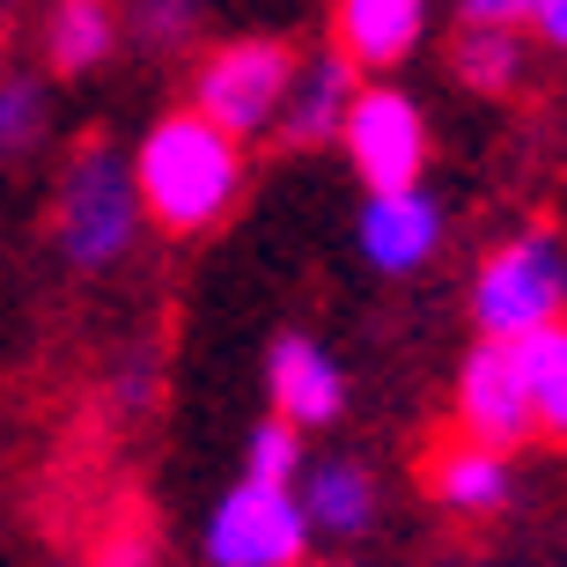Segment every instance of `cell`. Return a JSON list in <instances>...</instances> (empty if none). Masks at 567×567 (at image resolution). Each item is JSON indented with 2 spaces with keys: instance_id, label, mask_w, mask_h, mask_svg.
Returning <instances> with one entry per match:
<instances>
[{
  "instance_id": "obj_8",
  "label": "cell",
  "mask_w": 567,
  "mask_h": 567,
  "mask_svg": "<svg viewBox=\"0 0 567 567\" xmlns=\"http://www.w3.org/2000/svg\"><path fill=\"white\" fill-rule=\"evenodd\" d=\"M442 236H450V214L427 185H377L354 214V251L369 274L383 280H413L442 258Z\"/></svg>"
},
{
  "instance_id": "obj_18",
  "label": "cell",
  "mask_w": 567,
  "mask_h": 567,
  "mask_svg": "<svg viewBox=\"0 0 567 567\" xmlns=\"http://www.w3.org/2000/svg\"><path fill=\"white\" fill-rule=\"evenodd\" d=\"M302 464H310V435H302L288 413H266V421L244 435V472H251V480L295 486V480H302Z\"/></svg>"
},
{
  "instance_id": "obj_11",
  "label": "cell",
  "mask_w": 567,
  "mask_h": 567,
  "mask_svg": "<svg viewBox=\"0 0 567 567\" xmlns=\"http://www.w3.org/2000/svg\"><path fill=\"white\" fill-rule=\"evenodd\" d=\"M361 82H369V74H361L354 52H339V44H324V52H302V60H295V82H288V104H280L274 141L302 147V155H317V147H339V126H347V111H354Z\"/></svg>"
},
{
  "instance_id": "obj_3",
  "label": "cell",
  "mask_w": 567,
  "mask_h": 567,
  "mask_svg": "<svg viewBox=\"0 0 567 567\" xmlns=\"http://www.w3.org/2000/svg\"><path fill=\"white\" fill-rule=\"evenodd\" d=\"M567 317V244L553 229H516L472 274V324L486 339H524Z\"/></svg>"
},
{
  "instance_id": "obj_13",
  "label": "cell",
  "mask_w": 567,
  "mask_h": 567,
  "mask_svg": "<svg viewBox=\"0 0 567 567\" xmlns=\"http://www.w3.org/2000/svg\"><path fill=\"white\" fill-rule=\"evenodd\" d=\"M295 494H302V516H310V530L324 546H361L377 530V508H383L377 472L361 457H310Z\"/></svg>"
},
{
  "instance_id": "obj_12",
  "label": "cell",
  "mask_w": 567,
  "mask_h": 567,
  "mask_svg": "<svg viewBox=\"0 0 567 567\" xmlns=\"http://www.w3.org/2000/svg\"><path fill=\"white\" fill-rule=\"evenodd\" d=\"M126 44V0H44L38 22V52L44 74L60 82H82V74H104Z\"/></svg>"
},
{
  "instance_id": "obj_21",
  "label": "cell",
  "mask_w": 567,
  "mask_h": 567,
  "mask_svg": "<svg viewBox=\"0 0 567 567\" xmlns=\"http://www.w3.org/2000/svg\"><path fill=\"white\" fill-rule=\"evenodd\" d=\"M530 44L567 60V0H530Z\"/></svg>"
},
{
  "instance_id": "obj_2",
  "label": "cell",
  "mask_w": 567,
  "mask_h": 567,
  "mask_svg": "<svg viewBox=\"0 0 567 567\" xmlns=\"http://www.w3.org/2000/svg\"><path fill=\"white\" fill-rule=\"evenodd\" d=\"M155 229L141 199V177H133V147L111 141H82L66 155L60 185H52V251L66 258V274H118L141 236Z\"/></svg>"
},
{
  "instance_id": "obj_16",
  "label": "cell",
  "mask_w": 567,
  "mask_h": 567,
  "mask_svg": "<svg viewBox=\"0 0 567 567\" xmlns=\"http://www.w3.org/2000/svg\"><path fill=\"white\" fill-rule=\"evenodd\" d=\"M52 141V82L30 66H0V169L38 163Z\"/></svg>"
},
{
  "instance_id": "obj_1",
  "label": "cell",
  "mask_w": 567,
  "mask_h": 567,
  "mask_svg": "<svg viewBox=\"0 0 567 567\" xmlns=\"http://www.w3.org/2000/svg\"><path fill=\"white\" fill-rule=\"evenodd\" d=\"M133 177H141L147 221L163 236H207L251 192V141L214 126L199 104H177L147 118V133L133 141Z\"/></svg>"
},
{
  "instance_id": "obj_10",
  "label": "cell",
  "mask_w": 567,
  "mask_h": 567,
  "mask_svg": "<svg viewBox=\"0 0 567 567\" xmlns=\"http://www.w3.org/2000/svg\"><path fill=\"white\" fill-rule=\"evenodd\" d=\"M516 450H502V442H480V435H464L457 442H442V450H427L421 464V486H427V502L442 508V516H457V524H486V516H502L508 502H516Z\"/></svg>"
},
{
  "instance_id": "obj_6",
  "label": "cell",
  "mask_w": 567,
  "mask_h": 567,
  "mask_svg": "<svg viewBox=\"0 0 567 567\" xmlns=\"http://www.w3.org/2000/svg\"><path fill=\"white\" fill-rule=\"evenodd\" d=\"M339 155L354 163L361 192L377 185H421L427 177V155H435V133H427V111L405 96L391 74H369L339 126Z\"/></svg>"
},
{
  "instance_id": "obj_7",
  "label": "cell",
  "mask_w": 567,
  "mask_h": 567,
  "mask_svg": "<svg viewBox=\"0 0 567 567\" xmlns=\"http://www.w3.org/2000/svg\"><path fill=\"white\" fill-rule=\"evenodd\" d=\"M457 427L480 442H502V450H524L538 435V391H530V369L516 354V339H486L457 361Z\"/></svg>"
},
{
  "instance_id": "obj_5",
  "label": "cell",
  "mask_w": 567,
  "mask_h": 567,
  "mask_svg": "<svg viewBox=\"0 0 567 567\" xmlns=\"http://www.w3.org/2000/svg\"><path fill=\"white\" fill-rule=\"evenodd\" d=\"M317 530L302 516V494L280 480H244L207 508V530H199V560L207 567H295L310 560Z\"/></svg>"
},
{
  "instance_id": "obj_9",
  "label": "cell",
  "mask_w": 567,
  "mask_h": 567,
  "mask_svg": "<svg viewBox=\"0 0 567 567\" xmlns=\"http://www.w3.org/2000/svg\"><path fill=\"white\" fill-rule=\"evenodd\" d=\"M266 399L274 413H288L302 435H324V427L347 421V369L324 339L310 332H280L266 347Z\"/></svg>"
},
{
  "instance_id": "obj_20",
  "label": "cell",
  "mask_w": 567,
  "mask_h": 567,
  "mask_svg": "<svg viewBox=\"0 0 567 567\" xmlns=\"http://www.w3.org/2000/svg\"><path fill=\"white\" fill-rule=\"evenodd\" d=\"M147 399H155V354H126V369L111 377V405H118V421L147 413Z\"/></svg>"
},
{
  "instance_id": "obj_22",
  "label": "cell",
  "mask_w": 567,
  "mask_h": 567,
  "mask_svg": "<svg viewBox=\"0 0 567 567\" xmlns=\"http://www.w3.org/2000/svg\"><path fill=\"white\" fill-rule=\"evenodd\" d=\"M457 22H524L530 30V0H457Z\"/></svg>"
},
{
  "instance_id": "obj_14",
  "label": "cell",
  "mask_w": 567,
  "mask_h": 567,
  "mask_svg": "<svg viewBox=\"0 0 567 567\" xmlns=\"http://www.w3.org/2000/svg\"><path fill=\"white\" fill-rule=\"evenodd\" d=\"M332 44L361 74H399L427 44V0H332Z\"/></svg>"
},
{
  "instance_id": "obj_15",
  "label": "cell",
  "mask_w": 567,
  "mask_h": 567,
  "mask_svg": "<svg viewBox=\"0 0 567 567\" xmlns=\"http://www.w3.org/2000/svg\"><path fill=\"white\" fill-rule=\"evenodd\" d=\"M524 60H530V30H524V22H457V38H450L457 82L480 89V96L516 89V82H524Z\"/></svg>"
},
{
  "instance_id": "obj_19",
  "label": "cell",
  "mask_w": 567,
  "mask_h": 567,
  "mask_svg": "<svg viewBox=\"0 0 567 567\" xmlns=\"http://www.w3.org/2000/svg\"><path fill=\"white\" fill-rule=\"evenodd\" d=\"M214 0H126V30L155 52H185L199 38V22H207Z\"/></svg>"
},
{
  "instance_id": "obj_17",
  "label": "cell",
  "mask_w": 567,
  "mask_h": 567,
  "mask_svg": "<svg viewBox=\"0 0 567 567\" xmlns=\"http://www.w3.org/2000/svg\"><path fill=\"white\" fill-rule=\"evenodd\" d=\"M516 354H524L530 391H538V435L567 442V317L546 324V332H524Z\"/></svg>"
},
{
  "instance_id": "obj_4",
  "label": "cell",
  "mask_w": 567,
  "mask_h": 567,
  "mask_svg": "<svg viewBox=\"0 0 567 567\" xmlns=\"http://www.w3.org/2000/svg\"><path fill=\"white\" fill-rule=\"evenodd\" d=\"M295 52L288 38H229L214 44L207 60L192 66V96L214 118V126H229L236 141H266L280 126V104H288V82H295Z\"/></svg>"
}]
</instances>
